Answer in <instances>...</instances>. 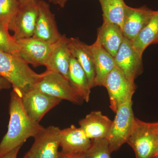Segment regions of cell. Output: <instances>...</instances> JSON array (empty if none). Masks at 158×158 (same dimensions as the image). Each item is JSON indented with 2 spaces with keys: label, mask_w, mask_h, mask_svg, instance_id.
<instances>
[{
  "label": "cell",
  "mask_w": 158,
  "mask_h": 158,
  "mask_svg": "<svg viewBox=\"0 0 158 158\" xmlns=\"http://www.w3.org/2000/svg\"><path fill=\"white\" fill-rule=\"evenodd\" d=\"M16 42L20 56L35 67L45 66L54 45L33 37L17 40Z\"/></svg>",
  "instance_id": "9c48e42d"
},
{
  "label": "cell",
  "mask_w": 158,
  "mask_h": 158,
  "mask_svg": "<svg viewBox=\"0 0 158 158\" xmlns=\"http://www.w3.org/2000/svg\"><path fill=\"white\" fill-rule=\"evenodd\" d=\"M23 158H33L32 157V156H31L27 152V153L23 157Z\"/></svg>",
  "instance_id": "4dcf8cb0"
},
{
  "label": "cell",
  "mask_w": 158,
  "mask_h": 158,
  "mask_svg": "<svg viewBox=\"0 0 158 158\" xmlns=\"http://www.w3.org/2000/svg\"><path fill=\"white\" fill-rule=\"evenodd\" d=\"M101 6L103 21L115 24L121 28L127 5L124 0H98Z\"/></svg>",
  "instance_id": "7402d4cb"
},
{
  "label": "cell",
  "mask_w": 158,
  "mask_h": 158,
  "mask_svg": "<svg viewBox=\"0 0 158 158\" xmlns=\"http://www.w3.org/2000/svg\"><path fill=\"white\" fill-rule=\"evenodd\" d=\"M9 26L0 22V51L9 53H19L16 40L9 34Z\"/></svg>",
  "instance_id": "d4e9b609"
},
{
  "label": "cell",
  "mask_w": 158,
  "mask_h": 158,
  "mask_svg": "<svg viewBox=\"0 0 158 158\" xmlns=\"http://www.w3.org/2000/svg\"><path fill=\"white\" fill-rule=\"evenodd\" d=\"M142 57L133 48L131 41L124 37L114 57L116 66L133 84H135L136 78L143 72Z\"/></svg>",
  "instance_id": "30bf717a"
},
{
  "label": "cell",
  "mask_w": 158,
  "mask_h": 158,
  "mask_svg": "<svg viewBox=\"0 0 158 158\" xmlns=\"http://www.w3.org/2000/svg\"><path fill=\"white\" fill-rule=\"evenodd\" d=\"M71 57L69 48L68 38L65 35H62L60 39L54 44L45 65L46 70L59 73L68 80Z\"/></svg>",
  "instance_id": "9a60e30c"
},
{
  "label": "cell",
  "mask_w": 158,
  "mask_h": 158,
  "mask_svg": "<svg viewBox=\"0 0 158 158\" xmlns=\"http://www.w3.org/2000/svg\"><path fill=\"white\" fill-rule=\"evenodd\" d=\"M50 2H52L54 3V2H55V1H56V0H50Z\"/></svg>",
  "instance_id": "836d02e7"
},
{
  "label": "cell",
  "mask_w": 158,
  "mask_h": 158,
  "mask_svg": "<svg viewBox=\"0 0 158 158\" xmlns=\"http://www.w3.org/2000/svg\"><path fill=\"white\" fill-rule=\"evenodd\" d=\"M155 11L146 7L134 8L127 5L121 27L124 37L132 41L149 22Z\"/></svg>",
  "instance_id": "4fadbf2b"
},
{
  "label": "cell",
  "mask_w": 158,
  "mask_h": 158,
  "mask_svg": "<svg viewBox=\"0 0 158 158\" xmlns=\"http://www.w3.org/2000/svg\"><path fill=\"white\" fill-rule=\"evenodd\" d=\"M38 14L37 1H31L20 5L9 27V30L14 32L15 39L17 40L33 37Z\"/></svg>",
  "instance_id": "8fae6325"
},
{
  "label": "cell",
  "mask_w": 158,
  "mask_h": 158,
  "mask_svg": "<svg viewBox=\"0 0 158 158\" xmlns=\"http://www.w3.org/2000/svg\"><path fill=\"white\" fill-rule=\"evenodd\" d=\"M34 88L56 98L80 105L83 101L67 79L61 75L46 70Z\"/></svg>",
  "instance_id": "5b68a950"
},
{
  "label": "cell",
  "mask_w": 158,
  "mask_h": 158,
  "mask_svg": "<svg viewBox=\"0 0 158 158\" xmlns=\"http://www.w3.org/2000/svg\"><path fill=\"white\" fill-rule=\"evenodd\" d=\"M93 57L95 76L94 88L104 86L105 81L109 73L116 66L115 59L96 40L93 44L89 45Z\"/></svg>",
  "instance_id": "2e32d148"
},
{
  "label": "cell",
  "mask_w": 158,
  "mask_h": 158,
  "mask_svg": "<svg viewBox=\"0 0 158 158\" xmlns=\"http://www.w3.org/2000/svg\"><path fill=\"white\" fill-rule=\"evenodd\" d=\"M61 130L50 126L34 137V143L28 153L33 158H58Z\"/></svg>",
  "instance_id": "52a82bcc"
},
{
  "label": "cell",
  "mask_w": 158,
  "mask_h": 158,
  "mask_svg": "<svg viewBox=\"0 0 158 158\" xmlns=\"http://www.w3.org/2000/svg\"><path fill=\"white\" fill-rule=\"evenodd\" d=\"M156 124L157 127V128L158 129V122H156Z\"/></svg>",
  "instance_id": "e575fe53"
},
{
  "label": "cell",
  "mask_w": 158,
  "mask_h": 158,
  "mask_svg": "<svg viewBox=\"0 0 158 158\" xmlns=\"http://www.w3.org/2000/svg\"><path fill=\"white\" fill-rule=\"evenodd\" d=\"M68 1V0H56L54 4L59 5L60 7L63 8Z\"/></svg>",
  "instance_id": "f1b7e54d"
},
{
  "label": "cell",
  "mask_w": 158,
  "mask_h": 158,
  "mask_svg": "<svg viewBox=\"0 0 158 158\" xmlns=\"http://www.w3.org/2000/svg\"><path fill=\"white\" fill-rule=\"evenodd\" d=\"M130 98L120 105L106 139L110 152L116 151L128 140L132 131L135 117L132 109V101Z\"/></svg>",
  "instance_id": "277c9868"
},
{
  "label": "cell",
  "mask_w": 158,
  "mask_h": 158,
  "mask_svg": "<svg viewBox=\"0 0 158 158\" xmlns=\"http://www.w3.org/2000/svg\"><path fill=\"white\" fill-rule=\"evenodd\" d=\"M18 0H0V22L9 27L19 10Z\"/></svg>",
  "instance_id": "cb8c5ba5"
},
{
  "label": "cell",
  "mask_w": 158,
  "mask_h": 158,
  "mask_svg": "<svg viewBox=\"0 0 158 158\" xmlns=\"http://www.w3.org/2000/svg\"><path fill=\"white\" fill-rule=\"evenodd\" d=\"M44 75V72L39 74L32 70L19 54L0 51V76L8 81L22 97L35 87Z\"/></svg>",
  "instance_id": "7a4b0ae2"
},
{
  "label": "cell",
  "mask_w": 158,
  "mask_h": 158,
  "mask_svg": "<svg viewBox=\"0 0 158 158\" xmlns=\"http://www.w3.org/2000/svg\"><path fill=\"white\" fill-rule=\"evenodd\" d=\"M83 154H66L63 153L62 152H59L58 158H83Z\"/></svg>",
  "instance_id": "83f0119b"
},
{
  "label": "cell",
  "mask_w": 158,
  "mask_h": 158,
  "mask_svg": "<svg viewBox=\"0 0 158 158\" xmlns=\"http://www.w3.org/2000/svg\"><path fill=\"white\" fill-rule=\"evenodd\" d=\"M104 87L108 91L110 109L115 113L120 105L132 98L136 89L135 84L130 82L116 65L108 75Z\"/></svg>",
  "instance_id": "8992f818"
},
{
  "label": "cell",
  "mask_w": 158,
  "mask_h": 158,
  "mask_svg": "<svg viewBox=\"0 0 158 158\" xmlns=\"http://www.w3.org/2000/svg\"><path fill=\"white\" fill-rule=\"evenodd\" d=\"M11 86V84L8 81L0 76V92L2 90L9 89Z\"/></svg>",
  "instance_id": "4316f807"
},
{
  "label": "cell",
  "mask_w": 158,
  "mask_h": 158,
  "mask_svg": "<svg viewBox=\"0 0 158 158\" xmlns=\"http://www.w3.org/2000/svg\"><path fill=\"white\" fill-rule=\"evenodd\" d=\"M154 158H158V151L156 153L155 156Z\"/></svg>",
  "instance_id": "d6a6232c"
},
{
  "label": "cell",
  "mask_w": 158,
  "mask_h": 158,
  "mask_svg": "<svg viewBox=\"0 0 158 158\" xmlns=\"http://www.w3.org/2000/svg\"><path fill=\"white\" fill-rule=\"evenodd\" d=\"M38 14L32 37L51 44L57 42L62 37L57 27L55 15L49 5L43 0L37 1Z\"/></svg>",
  "instance_id": "7c38bea8"
},
{
  "label": "cell",
  "mask_w": 158,
  "mask_h": 158,
  "mask_svg": "<svg viewBox=\"0 0 158 158\" xmlns=\"http://www.w3.org/2000/svg\"><path fill=\"white\" fill-rule=\"evenodd\" d=\"M68 80L82 100L88 102L91 88L85 71L72 56L69 65Z\"/></svg>",
  "instance_id": "ffe728a7"
},
{
  "label": "cell",
  "mask_w": 158,
  "mask_h": 158,
  "mask_svg": "<svg viewBox=\"0 0 158 158\" xmlns=\"http://www.w3.org/2000/svg\"><path fill=\"white\" fill-rule=\"evenodd\" d=\"M124 38L121 28L115 24L103 21L102 25L98 29L97 40L114 58Z\"/></svg>",
  "instance_id": "d6986e66"
},
{
  "label": "cell",
  "mask_w": 158,
  "mask_h": 158,
  "mask_svg": "<svg viewBox=\"0 0 158 158\" xmlns=\"http://www.w3.org/2000/svg\"><path fill=\"white\" fill-rule=\"evenodd\" d=\"M111 153L106 139H97L92 140L83 158H112Z\"/></svg>",
  "instance_id": "603a6c76"
},
{
  "label": "cell",
  "mask_w": 158,
  "mask_h": 158,
  "mask_svg": "<svg viewBox=\"0 0 158 158\" xmlns=\"http://www.w3.org/2000/svg\"><path fill=\"white\" fill-rule=\"evenodd\" d=\"M69 48L72 56L81 66L87 75L90 88H94L95 73L92 54L87 45L78 38H68Z\"/></svg>",
  "instance_id": "ac0fdd59"
},
{
  "label": "cell",
  "mask_w": 158,
  "mask_h": 158,
  "mask_svg": "<svg viewBox=\"0 0 158 158\" xmlns=\"http://www.w3.org/2000/svg\"><path fill=\"white\" fill-rule=\"evenodd\" d=\"M158 36V11H155L148 23L131 41L133 48L142 56L144 50L152 44Z\"/></svg>",
  "instance_id": "44dd1931"
},
{
  "label": "cell",
  "mask_w": 158,
  "mask_h": 158,
  "mask_svg": "<svg viewBox=\"0 0 158 158\" xmlns=\"http://www.w3.org/2000/svg\"><path fill=\"white\" fill-rule=\"evenodd\" d=\"M22 100L26 113L33 120L38 123L62 101L35 88L25 94Z\"/></svg>",
  "instance_id": "ba28073f"
},
{
  "label": "cell",
  "mask_w": 158,
  "mask_h": 158,
  "mask_svg": "<svg viewBox=\"0 0 158 158\" xmlns=\"http://www.w3.org/2000/svg\"><path fill=\"white\" fill-rule=\"evenodd\" d=\"M22 146H19L16 148L15 149L11 151V152L1 157L0 158H17L18 154L19 152V151L20 149Z\"/></svg>",
  "instance_id": "484cf974"
},
{
  "label": "cell",
  "mask_w": 158,
  "mask_h": 158,
  "mask_svg": "<svg viewBox=\"0 0 158 158\" xmlns=\"http://www.w3.org/2000/svg\"><path fill=\"white\" fill-rule=\"evenodd\" d=\"M158 44V36L155 39V40L153 42L152 44Z\"/></svg>",
  "instance_id": "1f68e13d"
},
{
  "label": "cell",
  "mask_w": 158,
  "mask_h": 158,
  "mask_svg": "<svg viewBox=\"0 0 158 158\" xmlns=\"http://www.w3.org/2000/svg\"><path fill=\"white\" fill-rule=\"evenodd\" d=\"M18 1L19 2L20 5H22L25 4L26 3L31 2V1H37L38 0H18Z\"/></svg>",
  "instance_id": "f546056e"
},
{
  "label": "cell",
  "mask_w": 158,
  "mask_h": 158,
  "mask_svg": "<svg viewBox=\"0 0 158 158\" xmlns=\"http://www.w3.org/2000/svg\"><path fill=\"white\" fill-rule=\"evenodd\" d=\"M92 140L80 127L72 125L61 131V152L66 154L85 153L91 145Z\"/></svg>",
  "instance_id": "5bb4252c"
},
{
  "label": "cell",
  "mask_w": 158,
  "mask_h": 158,
  "mask_svg": "<svg viewBox=\"0 0 158 158\" xmlns=\"http://www.w3.org/2000/svg\"><path fill=\"white\" fill-rule=\"evenodd\" d=\"M127 143L136 158H154L158 150V129L156 123H147L135 118Z\"/></svg>",
  "instance_id": "3957f363"
},
{
  "label": "cell",
  "mask_w": 158,
  "mask_h": 158,
  "mask_svg": "<svg viewBox=\"0 0 158 158\" xmlns=\"http://www.w3.org/2000/svg\"><path fill=\"white\" fill-rule=\"evenodd\" d=\"M9 113L8 131L0 142V157L22 146L45 128L28 115L23 106L21 96L13 90L10 96Z\"/></svg>",
  "instance_id": "6da1fadb"
},
{
  "label": "cell",
  "mask_w": 158,
  "mask_h": 158,
  "mask_svg": "<svg viewBox=\"0 0 158 158\" xmlns=\"http://www.w3.org/2000/svg\"><path fill=\"white\" fill-rule=\"evenodd\" d=\"M108 116L94 111L79 121L80 127L91 140L106 138L112 123Z\"/></svg>",
  "instance_id": "e0dca14e"
}]
</instances>
